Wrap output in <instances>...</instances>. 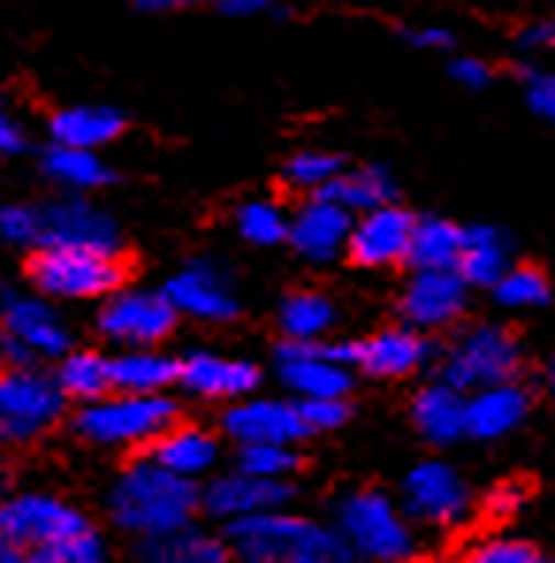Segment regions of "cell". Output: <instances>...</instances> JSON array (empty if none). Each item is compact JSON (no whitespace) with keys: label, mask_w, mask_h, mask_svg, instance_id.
<instances>
[{"label":"cell","mask_w":555,"mask_h":563,"mask_svg":"<svg viewBox=\"0 0 555 563\" xmlns=\"http://www.w3.org/2000/svg\"><path fill=\"white\" fill-rule=\"evenodd\" d=\"M202 507V495L190 479L171 476L153 457H141L114 476L107 492V515L119 529L153 541V537L187 529L195 510Z\"/></svg>","instance_id":"1"},{"label":"cell","mask_w":555,"mask_h":563,"mask_svg":"<svg viewBox=\"0 0 555 563\" xmlns=\"http://www.w3.org/2000/svg\"><path fill=\"white\" fill-rule=\"evenodd\" d=\"M232 563H358L335 529L297 515H259L229 526Z\"/></svg>","instance_id":"2"},{"label":"cell","mask_w":555,"mask_h":563,"mask_svg":"<svg viewBox=\"0 0 555 563\" xmlns=\"http://www.w3.org/2000/svg\"><path fill=\"white\" fill-rule=\"evenodd\" d=\"M179 422V411L168 396H130L111 393L73 416V430L99 450H153Z\"/></svg>","instance_id":"3"},{"label":"cell","mask_w":555,"mask_h":563,"mask_svg":"<svg viewBox=\"0 0 555 563\" xmlns=\"http://www.w3.org/2000/svg\"><path fill=\"white\" fill-rule=\"evenodd\" d=\"M335 533L346 541V549L358 560L369 563H408L415 560L419 541L400 503L388 499L385 492H354L338 503Z\"/></svg>","instance_id":"4"},{"label":"cell","mask_w":555,"mask_h":563,"mask_svg":"<svg viewBox=\"0 0 555 563\" xmlns=\"http://www.w3.org/2000/svg\"><path fill=\"white\" fill-rule=\"evenodd\" d=\"M27 271L46 301H107L126 278V267L114 252L85 247H38Z\"/></svg>","instance_id":"5"},{"label":"cell","mask_w":555,"mask_h":563,"mask_svg":"<svg viewBox=\"0 0 555 563\" xmlns=\"http://www.w3.org/2000/svg\"><path fill=\"white\" fill-rule=\"evenodd\" d=\"M65 416V396L54 374L38 366L27 369H0V445L20 450L49 430Z\"/></svg>","instance_id":"6"},{"label":"cell","mask_w":555,"mask_h":563,"mask_svg":"<svg viewBox=\"0 0 555 563\" xmlns=\"http://www.w3.org/2000/svg\"><path fill=\"white\" fill-rule=\"evenodd\" d=\"M521 369L518 335L502 324H476L453 343L442 362V385L457 393H479V388L507 385Z\"/></svg>","instance_id":"7"},{"label":"cell","mask_w":555,"mask_h":563,"mask_svg":"<svg viewBox=\"0 0 555 563\" xmlns=\"http://www.w3.org/2000/svg\"><path fill=\"white\" fill-rule=\"evenodd\" d=\"M85 533H92V521L85 518V510L49 492H20L0 499V537L20 544L31 556Z\"/></svg>","instance_id":"8"},{"label":"cell","mask_w":555,"mask_h":563,"mask_svg":"<svg viewBox=\"0 0 555 563\" xmlns=\"http://www.w3.org/2000/svg\"><path fill=\"white\" fill-rule=\"evenodd\" d=\"M176 309L160 289H114L99 305V335L122 351H153L176 331Z\"/></svg>","instance_id":"9"},{"label":"cell","mask_w":555,"mask_h":563,"mask_svg":"<svg viewBox=\"0 0 555 563\" xmlns=\"http://www.w3.org/2000/svg\"><path fill=\"white\" fill-rule=\"evenodd\" d=\"M400 510L408 515V521H422V526L434 529H457L471 518L476 499H471L468 479L449 461H422L403 476Z\"/></svg>","instance_id":"10"},{"label":"cell","mask_w":555,"mask_h":563,"mask_svg":"<svg viewBox=\"0 0 555 563\" xmlns=\"http://www.w3.org/2000/svg\"><path fill=\"white\" fill-rule=\"evenodd\" d=\"M351 369V343H281L278 351V377L297 400H346Z\"/></svg>","instance_id":"11"},{"label":"cell","mask_w":555,"mask_h":563,"mask_svg":"<svg viewBox=\"0 0 555 563\" xmlns=\"http://www.w3.org/2000/svg\"><path fill=\"white\" fill-rule=\"evenodd\" d=\"M38 247H85L119 255V225L92 198L65 195L38 210Z\"/></svg>","instance_id":"12"},{"label":"cell","mask_w":555,"mask_h":563,"mask_svg":"<svg viewBox=\"0 0 555 563\" xmlns=\"http://www.w3.org/2000/svg\"><path fill=\"white\" fill-rule=\"evenodd\" d=\"M168 297V305L176 309V317L202 320V324H229L240 312L236 286L218 263L198 260L187 263L184 271L168 278V286L160 289Z\"/></svg>","instance_id":"13"},{"label":"cell","mask_w":555,"mask_h":563,"mask_svg":"<svg viewBox=\"0 0 555 563\" xmlns=\"http://www.w3.org/2000/svg\"><path fill=\"white\" fill-rule=\"evenodd\" d=\"M468 309V286L457 271H415L400 294V312L411 331H437L457 324Z\"/></svg>","instance_id":"14"},{"label":"cell","mask_w":555,"mask_h":563,"mask_svg":"<svg viewBox=\"0 0 555 563\" xmlns=\"http://www.w3.org/2000/svg\"><path fill=\"white\" fill-rule=\"evenodd\" d=\"M293 499V487L289 479H259V476H244V472H221L210 479L202 495V507L221 521H247L259 515H278L286 510V503Z\"/></svg>","instance_id":"15"},{"label":"cell","mask_w":555,"mask_h":563,"mask_svg":"<svg viewBox=\"0 0 555 563\" xmlns=\"http://www.w3.org/2000/svg\"><path fill=\"white\" fill-rule=\"evenodd\" d=\"M411 229H415V218L403 206H377V210L354 218L346 255L358 267H396V263H408Z\"/></svg>","instance_id":"16"},{"label":"cell","mask_w":555,"mask_h":563,"mask_svg":"<svg viewBox=\"0 0 555 563\" xmlns=\"http://www.w3.org/2000/svg\"><path fill=\"white\" fill-rule=\"evenodd\" d=\"M0 328L15 339L20 346H27L31 358H57L73 351V335L69 324H65L62 309L54 301L38 294H20L12 301H4V312H0Z\"/></svg>","instance_id":"17"},{"label":"cell","mask_w":555,"mask_h":563,"mask_svg":"<svg viewBox=\"0 0 555 563\" xmlns=\"http://www.w3.org/2000/svg\"><path fill=\"white\" fill-rule=\"evenodd\" d=\"M221 427L240 450L244 445H293L304 438L297 404L270 400V396H247V400L229 404Z\"/></svg>","instance_id":"18"},{"label":"cell","mask_w":555,"mask_h":563,"mask_svg":"<svg viewBox=\"0 0 555 563\" xmlns=\"http://www.w3.org/2000/svg\"><path fill=\"white\" fill-rule=\"evenodd\" d=\"M354 218L335 206L331 198H304L297 206V213L289 218L286 240L293 244V252L309 263H331L346 252V240H351Z\"/></svg>","instance_id":"19"},{"label":"cell","mask_w":555,"mask_h":563,"mask_svg":"<svg viewBox=\"0 0 555 563\" xmlns=\"http://www.w3.org/2000/svg\"><path fill=\"white\" fill-rule=\"evenodd\" d=\"M179 385L198 400H247L259 388V366L218 351H190L179 362Z\"/></svg>","instance_id":"20"},{"label":"cell","mask_w":555,"mask_h":563,"mask_svg":"<svg viewBox=\"0 0 555 563\" xmlns=\"http://www.w3.org/2000/svg\"><path fill=\"white\" fill-rule=\"evenodd\" d=\"M529 411H533V396L518 380L468 393L464 396V438L495 442V438L518 430L529 419Z\"/></svg>","instance_id":"21"},{"label":"cell","mask_w":555,"mask_h":563,"mask_svg":"<svg viewBox=\"0 0 555 563\" xmlns=\"http://www.w3.org/2000/svg\"><path fill=\"white\" fill-rule=\"evenodd\" d=\"M430 354H434V346L411 328H385V331H373L362 343H351L354 366L366 369L369 377H388V380L419 374L430 362Z\"/></svg>","instance_id":"22"},{"label":"cell","mask_w":555,"mask_h":563,"mask_svg":"<svg viewBox=\"0 0 555 563\" xmlns=\"http://www.w3.org/2000/svg\"><path fill=\"white\" fill-rule=\"evenodd\" d=\"M122 114L103 103H73L49 114V145L62 148H85V153H99L122 134Z\"/></svg>","instance_id":"23"},{"label":"cell","mask_w":555,"mask_h":563,"mask_svg":"<svg viewBox=\"0 0 555 563\" xmlns=\"http://www.w3.org/2000/svg\"><path fill=\"white\" fill-rule=\"evenodd\" d=\"M218 438L202 427H187V422H176L160 442L153 445V461L160 468H168L171 476L190 479L195 484L198 476L213 472L218 465Z\"/></svg>","instance_id":"24"},{"label":"cell","mask_w":555,"mask_h":563,"mask_svg":"<svg viewBox=\"0 0 555 563\" xmlns=\"http://www.w3.org/2000/svg\"><path fill=\"white\" fill-rule=\"evenodd\" d=\"M179 380V362L164 351H119L111 358V393L164 396Z\"/></svg>","instance_id":"25"},{"label":"cell","mask_w":555,"mask_h":563,"mask_svg":"<svg viewBox=\"0 0 555 563\" xmlns=\"http://www.w3.org/2000/svg\"><path fill=\"white\" fill-rule=\"evenodd\" d=\"M411 419H415L419 434L426 438L430 445H453L464 438V393L457 388L434 385L419 388L415 404H411Z\"/></svg>","instance_id":"26"},{"label":"cell","mask_w":555,"mask_h":563,"mask_svg":"<svg viewBox=\"0 0 555 563\" xmlns=\"http://www.w3.org/2000/svg\"><path fill=\"white\" fill-rule=\"evenodd\" d=\"M507 271H510V244L502 240L499 229L491 225L464 229V247L457 263V275L464 278V286L495 289Z\"/></svg>","instance_id":"27"},{"label":"cell","mask_w":555,"mask_h":563,"mask_svg":"<svg viewBox=\"0 0 555 563\" xmlns=\"http://www.w3.org/2000/svg\"><path fill=\"white\" fill-rule=\"evenodd\" d=\"M137 563H232L229 544L198 526L141 541Z\"/></svg>","instance_id":"28"},{"label":"cell","mask_w":555,"mask_h":563,"mask_svg":"<svg viewBox=\"0 0 555 563\" xmlns=\"http://www.w3.org/2000/svg\"><path fill=\"white\" fill-rule=\"evenodd\" d=\"M460 247H464V225H453L445 218H415L408 263L415 271H457Z\"/></svg>","instance_id":"29"},{"label":"cell","mask_w":555,"mask_h":563,"mask_svg":"<svg viewBox=\"0 0 555 563\" xmlns=\"http://www.w3.org/2000/svg\"><path fill=\"white\" fill-rule=\"evenodd\" d=\"M43 176L49 184L65 187L69 195H92V190L111 184V168L103 164L99 153H85V148H62L49 145L43 153Z\"/></svg>","instance_id":"30"},{"label":"cell","mask_w":555,"mask_h":563,"mask_svg":"<svg viewBox=\"0 0 555 563\" xmlns=\"http://www.w3.org/2000/svg\"><path fill=\"white\" fill-rule=\"evenodd\" d=\"M320 198H331V202L343 206L354 218V213H369V210H377V206H392L396 184H392V176H388V168L366 164V168H346Z\"/></svg>","instance_id":"31"},{"label":"cell","mask_w":555,"mask_h":563,"mask_svg":"<svg viewBox=\"0 0 555 563\" xmlns=\"http://www.w3.org/2000/svg\"><path fill=\"white\" fill-rule=\"evenodd\" d=\"M335 320L338 309L324 294H312V289L289 294L278 309V324L286 331V343H324L328 331L335 328Z\"/></svg>","instance_id":"32"},{"label":"cell","mask_w":555,"mask_h":563,"mask_svg":"<svg viewBox=\"0 0 555 563\" xmlns=\"http://www.w3.org/2000/svg\"><path fill=\"white\" fill-rule=\"evenodd\" d=\"M54 380L65 400H77L85 408L111 396V358H103L99 351H69L57 362Z\"/></svg>","instance_id":"33"},{"label":"cell","mask_w":555,"mask_h":563,"mask_svg":"<svg viewBox=\"0 0 555 563\" xmlns=\"http://www.w3.org/2000/svg\"><path fill=\"white\" fill-rule=\"evenodd\" d=\"M236 233L255 247H275L289 233V213L270 198H252L236 210Z\"/></svg>","instance_id":"34"},{"label":"cell","mask_w":555,"mask_h":563,"mask_svg":"<svg viewBox=\"0 0 555 563\" xmlns=\"http://www.w3.org/2000/svg\"><path fill=\"white\" fill-rule=\"evenodd\" d=\"M343 172H346L343 156L324 153V148H304V153H297L286 161V184L317 198V195H324Z\"/></svg>","instance_id":"35"},{"label":"cell","mask_w":555,"mask_h":563,"mask_svg":"<svg viewBox=\"0 0 555 563\" xmlns=\"http://www.w3.org/2000/svg\"><path fill=\"white\" fill-rule=\"evenodd\" d=\"M491 294L502 309H541V305L552 301L548 275L536 267H510Z\"/></svg>","instance_id":"36"},{"label":"cell","mask_w":555,"mask_h":563,"mask_svg":"<svg viewBox=\"0 0 555 563\" xmlns=\"http://www.w3.org/2000/svg\"><path fill=\"white\" fill-rule=\"evenodd\" d=\"M297 468V450L293 445H244L236 453V472L259 479H289V472Z\"/></svg>","instance_id":"37"},{"label":"cell","mask_w":555,"mask_h":563,"mask_svg":"<svg viewBox=\"0 0 555 563\" xmlns=\"http://www.w3.org/2000/svg\"><path fill=\"white\" fill-rule=\"evenodd\" d=\"M460 563H555L525 541H510V537H491V541L471 544L460 556Z\"/></svg>","instance_id":"38"},{"label":"cell","mask_w":555,"mask_h":563,"mask_svg":"<svg viewBox=\"0 0 555 563\" xmlns=\"http://www.w3.org/2000/svg\"><path fill=\"white\" fill-rule=\"evenodd\" d=\"M0 240L12 247H38V210L23 202L0 206Z\"/></svg>","instance_id":"39"},{"label":"cell","mask_w":555,"mask_h":563,"mask_svg":"<svg viewBox=\"0 0 555 563\" xmlns=\"http://www.w3.org/2000/svg\"><path fill=\"white\" fill-rule=\"evenodd\" d=\"M297 416H301L304 434L309 430H338L351 419V404L346 400H293Z\"/></svg>","instance_id":"40"},{"label":"cell","mask_w":555,"mask_h":563,"mask_svg":"<svg viewBox=\"0 0 555 563\" xmlns=\"http://www.w3.org/2000/svg\"><path fill=\"white\" fill-rule=\"evenodd\" d=\"M31 560L35 563H103V544H99V537L92 529V533L73 537V541L38 552V556H31Z\"/></svg>","instance_id":"41"},{"label":"cell","mask_w":555,"mask_h":563,"mask_svg":"<svg viewBox=\"0 0 555 563\" xmlns=\"http://www.w3.org/2000/svg\"><path fill=\"white\" fill-rule=\"evenodd\" d=\"M521 503H525V487L521 484H495L491 492L484 495V503H479V510H484L491 521H510L513 515L521 510Z\"/></svg>","instance_id":"42"},{"label":"cell","mask_w":555,"mask_h":563,"mask_svg":"<svg viewBox=\"0 0 555 563\" xmlns=\"http://www.w3.org/2000/svg\"><path fill=\"white\" fill-rule=\"evenodd\" d=\"M525 96H529V107H533L541 119L555 122V73H529Z\"/></svg>","instance_id":"43"},{"label":"cell","mask_w":555,"mask_h":563,"mask_svg":"<svg viewBox=\"0 0 555 563\" xmlns=\"http://www.w3.org/2000/svg\"><path fill=\"white\" fill-rule=\"evenodd\" d=\"M23 148H27V126L8 107H0V161L20 156Z\"/></svg>","instance_id":"44"},{"label":"cell","mask_w":555,"mask_h":563,"mask_svg":"<svg viewBox=\"0 0 555 563\" xmlns=\"http://www.w3.org/2000/svg\"><path fill=\"white\" fill-rule=\"evenodd\" d=\"M449 77L464 88H487L491 85V65L479 62V57H457L449 69Z\"/></svg>","instance_id":"45"},{"label":"cell","mask_w":555,"mask_h":563,"mask_svg":"<svg viewBox=\"0 0 555 563\" xmlns=\"http://www.w3.org/2000/svg\"><path fill=\"white\" fill-rule=\"evenodd\" d=\"M555 46V20H536L518 31V49H548Z\"/></svg>","instance_id":"46"},{"label":"cell","mask_w":555,"mask_h":563,"mask_svg":"<svg viewBox=\"0 0 555 563\" xmlns=\"http://www.w3.org/2000/svg\"><path fill=\"white\" fill-rule=\"evenodd\" d=\"M27 366H35L31 351L27 346H20L4 328H0V369H27Z\"/></svg>","instance_id":"47"},{"label":"cell","mask_w":555,"mask_h":563,"mask_svg":"<svg viewBox=\"0 0 555 563\" xmlns=\"http://www.w3.org/2000/svg\"><path fill=\"white\" fill-rule=\"evenodd\" d=\"M221 15H240V20H255V15H281V8L267 0H221Z\"/></svg>","instance_id":"48"},{"label":"cell","mask_w":555,"mask_h":563,"mask_svg":"<svg viewBox=\"0 0 555 563\" xmlns=\"http://www.w3.org/2000/svg\"><path fill=\"white\" fill-rule=\"evenodd\" d=\"M408 43L419 49H449L453 35L445 27H408Z\"/></svg>","instance_id":"49"},{"label":"cell","mask_w":555,"mask_h":563,"mask_svg":"<svg viewBox=\"0 0 555 563\" xmlns=\"http://www.w3.org/2000/svg\"><path fill=\"white\" fill-rule=\"evenodd\" d=\"M0 563H35V560H31V552H23L20 544H12V541L0 537Z\"/></svg>","instance_id":"50"},{"label":"cell","mask_w":555,"mask_h":563,"mask_svg":"<svg viewBox=\"0 0 555 563\" xmlns=\"http://www.w3.org/2000/svg\"><path fill=\"white\" fill-rule=\"evenodd\" d=\"M141 12H148V15H153V12H176V8H179V0H141Z\"/></svg>","instance_id":"51"},{"label":"cell","mask_w":555,"mask_h":563,"mask_svg":"<svg viewBox=\"0 0 555 563\" xmlns=\"http://www.w3.org/2000/svg\"><path fill=\"white\" fill-rule=\"evenodd\" d=\"M548 385H552V393H555V362L548 366Z\"/></svg>","instance_id":"52"},{"label":"cell","mask_w":555,"mask_h":563,"mask_svg":"<svg viewBox=\"0 0 555 563\" xmlns=\"http://www.w3.org/2000/svg\"><path fill=\"white\" fill-rule=\"evenodd\" d=\"M0 492H4V465H0Z\"/></svg>","instance_id":"53"}]
</instances>
